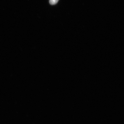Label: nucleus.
Wrapping results in <instances>:
<instances>
[{"label": "nucleus", "mask_w": 124, "mask_h": 124, "mask_svg": "<svg viewBox=\"0 0 124 124\" xmlns=\"http://www.w3.org/2000/svg\"><path fill=\"white\" fill-rule=\"evenodd\" d=\"M59 0H49V3L51 5H54L57 4Z\"/></svg>", "instance_id": "f257e3e1"}]
</instances>
